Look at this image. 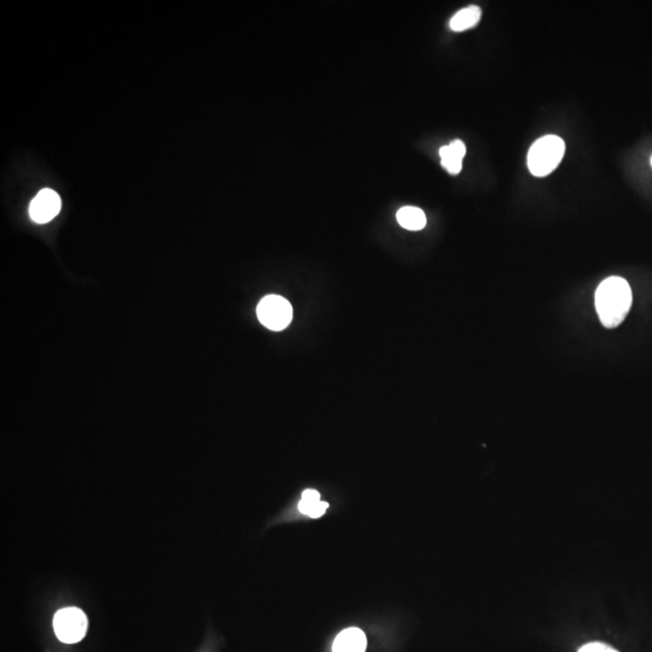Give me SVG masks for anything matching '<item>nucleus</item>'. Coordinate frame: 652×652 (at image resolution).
I'll use <instances>...</instances> for the list:
<instances>
[{"mask_svg":"<svg viewBox=\"0 0 652 652\" xmlns=\"http://www.w3.org/2000/svg\"><path fill=\"white\" fill-rule=\"evenodd\" d=\"M594 301L601 325L615 329L630 314L633 295L626 279L613 275L598 285Z\"/></svg>","mask_w":652,"mask_h":652,"instance_id":"1","label":"nucleus"},{"mask_svg":"<svg viewBox=\"0 0 652 652\" xmlns=\"http://www.w3.org/2000/svg\"><path fill=\"white\" fill-rule=\"evenodd\" d=\"M566 153V144L562 138L545 136L537 139L528 153V167L533 176H549L560 163Z\"/></svg>","mask_w":652,"mask_h":652,"instance_id":"2","label":"nucleus"},{"mask_svg":"<svg viewBox=\"0 0 652 652\" xmlns=\"http://www.w3.org/2000/svg\"><path fill=\"white\" fill-rule=\"evenodd\" d=\"M257 314L261 324L272 331L287 329L292 321V307L287 298L268 295L258 305Z\"/></svg>","mask_w":652,"mask_h":652,"instance_id":"3","label":"nucleus"},{"mask_svg":"<svg viewBox=\"0 0 652 652\" xmlns=\"http://www.w3.org/2000/svg\"><path fill=\"white\" fill-rule=\"evenodd\" d=\"M53 630H55L57 638L63 643H79L86 634V615L77 608L60 609L53 617Z\"/></svg>","mask_w":652,"mask_h":652,"instance_id":"4","label":"nucleus"},{"mask_svg":"<svg viewBox=\"0 0 652 652\" xmlns=\"http://www.w3.org/2000/svg\"><path fill=\"white\" fill-rule=\"evenodd\" d=\"M60 206H62V202L56 191L43 189L30 202V219L36 224L49 223L59 215Z\"/></svg>","mask_w":652,"mask_h":652,"instance_id":"5","label":"nucleus"},{"mask_svg":"<svg viewBox=\"0 0 652 652\" xmlns=\"http://www.w3.org/2000/svg\"><path fill=\"white\" fill-rule=\"evenodd\" d=\"M366 645H368V640H366L364 632L359 630V628L352 627L342 631L341 633L336 637L332 651L365 652Z\"/></svg>","mask_w":652,"mask_h":652,"instance_id":"6","label":"nucleus"},{"mask_svg":"<svg viewBox=\"0 0 652 652\" xmlns=\"http://www.w3.org/2000/svg\"><path fill=\"white\" fill-rule=\"evenodd\" d=\"M465 144L459 139L453 140L449 146L442 147L441 149H440L442 167H445L449 173H460L463 167V159L464 156H465Z\"/></svg>","mask_w":652,"mask_h":652,"instance_id":"7","label":"nucleus"},{"mask_svg":"<svg viewBox=\"0 0 652 652\" xmlns=\"http://www.w3.org/2000/svg\"><path fill=\"white\" fill-rule=\"evenodd\" d=\"M328 507L329 504L322 502L321 494L314 489H306L302 493V499L298 504V510L305 515L312 517V519H319V517L324 515Z\"/></svg>","mask_w":652,"mask_h":652,"instance_id":"8","label":"nucleus"},{"mask_svg":"<svg viewBox=\"0 0 652 652\" xmlns=\"http://www.w3.org/2000/svg\"><path fill=\"white\" fill-rule=\"evenodd\" d=\"M481 16H482V12L479 6L470 5L453 16L449 27L455 32H464V30L473 28L480 22Z\"/></svg>","mask_w":652,"mask_h":652,"instance_id":"9","label":"nucleus"},{"mask_svg":"<svg viewBox=\"0 0 652 652\" xmlns=\"http://www.w3.org/2000/svg\"><path fill=\"white\" fill-rule=\"evenodd\" d=\"M398 223L409 231L423 230L426 225L425 211L421 208L403 207L396 214Z\"/></svg>","mask_w":652,"mask_h":652,"instance_id":"10","label":"nucleus"},{"mask_svg":"<svg viewBox=\"0 0 652 652\" xmlns=\"http://www.w3.org/2000/svg\"><path fill=\"white\" fill-rule=\"evenodd\" d=\"M577 652H618L614 648L604 643H590L584 645Z\"/></svg>","mask_w":652,"mask_h":652,"instance_id":"11","label":"nucleus"},{"mask_svg":"<svg viewBox=\"0 0 652 652\" xmlns=\"http://www.w3.org/2000/svg\"><path fill=\"white\" fill-rule=\"evenodd\" d=\"M651 166H652V157H651Z\"/></svg>","mask_w":652,"mask_h":652,"instance_id":"12","label":"nucleus"}]
</instances>
